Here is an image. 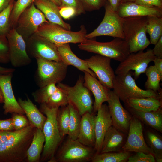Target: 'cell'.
Segmentation results:
<instances>
[{"instance_id":"cell-10","label":"cell","mask_w":162,"mask_h":162,"mask_svg":"<svg viewBox=\"0 0 162 162\" xmlns=\"http://www.w3.org/2000/svg\"><path fill=\"white\" fill-rule=\"evenodd\" d=\"M104 6L105 15L102 21L93 32L87 34L85 38L91 39L97 36H108L124 39L123 30L124 18L112 9L107 1Z\"/></svg>"},{"instance_id":"cell-48","label":"cell","mask_w":162,"mask_h":162,"mask_svg":"<svg viewBox=\"0 0 162 162\" xmlns=\"http://www.w3.org/2000/svg\"><path fill=\"white\" fill-rule=\"evenodd\" d=\"M154 45L152 49L153 54L155 57L162 58V36Z\"/></svg>"},{"instance_id":"cell-15","label":"cell","mask_w":162,"mask_h":162,"mask_svg":"<svg viewBox=\"0 0 162 162\" xmlns=\"http://www.w3.org/2000/svg\"><path fill=\"white\" fill-rule=\"evenodd\" d=\"M111 59L97 54L85 60L88 68L96 75L100 82L109 90L113 89L116 75L111 64Z\"/></svg>"},{"instance_id":"cell-31","label":"cell","mask_w":162,"mask_h":162,"mask_svg":"<svg viewBox=\"0 0 162 162\" xmlns=\"http://www.w3.org/2000/svg\"><path fill=\"white\" fill-rule=\"evenodd\" d=\"M132 154L130 152L121 151L118 152H110L96 153L91 160L92 162H125Z\"/></svg>"},{"instance_id":"cell-5","label":"cell","mask_w":162,"mask_h":162,"mask_svg":"<svg viewBox=\"0 0 162 162\" xmlns=\"http://www.w3.org/2000/svg\"><path fill=\"white\" fill-rule=\"evenodd\" d=\"M133 73L116 75L113 81V91L120 100L125 103L131 99L152 97L161 100V92L152 90H143L136 85L132 77Z\"/></svg>"},{"instance_id":"cell-49","label":"cell","mask_w":162,"mask_h":162,"mask_svg":"<svg viewBox=\"0 0 162 162\" xmlns=\"http://www.w3.org/2000/svg\"><path fill=\"white\" fill-rule=\"evenodd\" d=\"M153 62L154 63V65L162 76V58L155 56Z\"/></svg>"},{"instance_id":"cell-53","label":"cell","mask_w":162,"mask_h":162,"mask_svg":"<svg viewBox=\"0 0 162 162\" xmlns=\"http://www.w3.org/2000/svg\"><path fill=\"white\" fill-rule=\"evenodd\" d=\"M55 3L58 7H60L61 5V3L60 0H49Z\"/></svg>"},{"instance_id":"cell-14","label":"cell","mask_w":162,"mask_h":162,"mask_svg":"<svg viewBox=\"0 0 162 162\" xmlns=\"http://www.w3.org/2000/svg\"><path fill=\"white\" fill-rule=\"evenodd\" d=\"M6 37L9 44L10 62L12 65L18 68L31 63L32 60L27 52L26 42L14 27L10 30Z\"/></svg>"},{"instance_id":"cell-1","label":"cell","mask_w":162,"mask_h":162,"mask_svg":"<svg viewBox=\"0 0 162 162\" xmlns=\"http://www.w3.org/2000/svg\"><path fill=\"white\" fill-rule=\"evenodd\" d=\"M36 128L30 124L19 130L0 131V162L27 161V151Z\"/></svg>"},{"instance_id":"cell-22","label":"cell","mask_w":162,"mask_h":162,"mask_svg":"<svg viewBox=\"0 0 162 162\" xmlns=\"http://www.w3.org/2000/svg\"><path fill=\"white\" fill-rule=\"evenodd\" d=\"M95 116L94 112H86L82 115L77 140L83 145L94 147L95 142Z\"/></svg>"},{"instance_id":"cell-20","label":"cell","mask_w":162,"mask_h":162,"mask_svg":"<svg viewBox=\"0 0 162 162\" xmlns=\"http://www.w3.org/2000/svg\"><path fill=\"white\" fill-rule=\"evenodd\" d=\"M117 12L123 18L149 16L162 17V8L145 6L134 2L122 3Z\"/></svg>"},{"instance_id":"cell-34","label":"cell","mask_w":162,"mask_h":162,"mask_svg":"<svg viewBox=\"0 0 162 162\" xmlns=\"http://www.w3.org/2000/svg\"><path fill=\"white\" fill-rule=\"evenodd\" d=\"M56 120L60 135L63 139L68 133L70 112L68 105L58 108Z\"/></svg>"},{"instance_id":"cell-17","label":"cell","mask_w":162,"mask_h":162,"mask_svg":"<svg viewBox=\"0 0 162 162\" xmlns=\"http://www.w3.org/2000/svg\"><path fill=\"white\" fill-rule=\"evenodd\" d=\"M112 125L123 133H128L131 117L121 104L119 97L113 91L110 90L107 101Z\"/></svg>"},{"instance_id":"cell-2","label":"cell","mask_w":162,"mask_h":162,"mask_svg":"<svg viewBox=\"0 0 162 162\" xmlns=\"http://www.w3.org/2000/svg\"><path fill=\"white\" fill-rule=\"evenodd\" d=\"M58 108H50L45 104H40V111L46 117L42 131L45 141L40 161L50 162L61 144L63 138L60 135L56 120Z\"/></svg>"},{"instance_id":"cell-4","label":"cell","mask_w":162,"mask_h":162,"mask_svg":"<svg viewBox=\"0 0 162 162\" xmlns=\"http://www.w3.org/2000/svg\"><path fill=\"white\" fill-rule=\"evenodd\" d=\"M81 50L99 54L120 62L130 54L129 46L124 39L115 38L109 42H98L86 39L78 45Z\"/></svg>"},{"instance_id":"cell-24","label":"cell","mask_w":162,"mask_h":162,"mask_svg":"<svg viewBox=\"0 0 162 162\" xmlns=\"http://www.w3.org/2000/svg\"><path fill=\"white\" fill-rule=\"evenodd\" d=\"M57 47L62 61L68 66H73L82 72H88L92 76L97 78L95 74L88 68L85 60L80 58L73 52L69 43L64 44Z\"/></svg>"},{"instance_id":"cell-30","label":"cell","mask_w":162,"mask_h":162,"mask_svg":"<svg viewBox=\"0 0 162 162\" xmlns=\"http://www.w3.org/2000/svg\"><path fill=\"white\" fill-rule=\"evenodd\" d=\"M146 30L149 35L150 44L155 45L162 36V17L147 16Z\"/></svg>"},{"instance_id":"cell-47","label":"cell","mask_w":162,"mask_h":162,"mask_svg":"<svg viewBox=\"0 0 162 162\" xmlns=\"http://www.w3.org/2000/svg\"><path fill=\"white\" fill-rule=\"evenodd\" d=\"M14 130L11 118L0 119V131Z\"/></svg>"},{"instance_id":"cell-42","label":"cell","mask_w":162,"mask_h":162,"mask_svg":"<svg viewBox=\"0 0 162 162\" xmlns=\"http://www.w3.org/2000/svg\"><path fill=\"white\" fill-rule=\"evenodd\" d=\"M85 11H92L100 9L104 6L107 0H80Z\"/></svg>"},{"instance_id":"cell-21","label":"cell","mask_w":162,"mask_h":162,"mask_svg":"<svg viewBox=\"0 0 162 162\" xmlns=\"http://www.w3.org/2000/svg\"><path fill=\"white\" fill-rule=\"evenodd\" d=\"M84 84L93 94L94 101L93 105V111L96 112L101 107L103 103L107 101L110 90L104 86L98 80L89 73L84 72Z\"/></svg>"},{"instance_id":"cell-23","label":"cell","mask_w":162,"mask_h":162,"mask_svg":"<svg viewBox=\"0 0 162 162\" xmlns=\"http://www.w3.org/2000/svg\"><path fill=\"white\" fill-rule=\"evenodd\" d=\"M34 3L49 22L60 25L67 30H71L70 24L64 22L61 16L59 7L53 2L49 0H36Z\"/></svg>"},{"instance_id":"cell-27","label":"cell","mask_w":162,"mask_h":162,"mask_svg":"<svg viewBox=\"0 0 162 162\" xmlns=\"http://www.w3.org/2000/svg\"><path fill=\"white\" fill-rule=\"evenodd\" d=\"M126 106L139 119H141L156 130L162 132V111L161 107L155 111L143 112Z\"/></svg>"},{"instance_id":"cell-29","label":"cell","mask_w":162,"mask_h":162,"mask_svg":"<svg viewBox=\"0 0 162 162\" xmlns=\"http://www.w3.org/2000/svg\"><path fill=\"white\" fill-rule=\"evenodd\" d=\"M124 104L126 106L143 112L156 111L162 106L160 100L152 97L130 99Z\"/></svg>"},{"instance_id":"cell-9","label":"cell","mask_w":162,"mask_h":162,"mask_svg":"<svg viewBox=\"0 0 162 162\" xmlns=\"http://www.w3.org/2000/svg\"><path fill=\"white\" fill-rule=\"evenodd\" d=\"M84 83V77L80 76L73 86H70L61 82L57 85V87L66 92L69 102L74 105L81 116L87 112H94L92 95L90 91L85 86Z\"/></svg>"},{"instance_id":"cell-40","label":"cell","mask_w":162,"mask_h":162,"mask_svg":"<svg viewBox=\"0 0 162 162\" xmlns=\"http://www.w3.org/2000/svg\"><path fill=\"white\" fill-rule=\"evenodd\" d=\"M10 62L9 46L6 36L0 34V63Z\"/></svg>"},{"instance_id":"cell-13","label":"cell","mask_w":162,"mask_h":162,"mask_svg":"<svg viewBox=\"0 0 162 162\" xmlns=\"http://www.w3.org/2000/svg\"><path fill=\"white\" fill-rule=\"evenodd\" d=\"M26 42L27 52L33 57L49 61H62L57 47L45 38L35 34Z\"/></svg>"},{"instance_id":"cell-19","label":"cell","mask_w":162,"mask_h":162,"mask_svg":"<svg viewBox=\"0 0 162 162\" xmlns=\"http://www.w3.org/2000/svg\"><path fill=\"white\" fill-rule=\"evenodd\" d=\"M95 116V142L94 148L96 153H100L105 136L109 128L112 125V120L108 105L103 104Z\"/></svg>"},{"instance_id":"cell-28","label":"cell","mask_w":162,"mask_h":162,"mask_svg":"<svg viewBox=\"0 0 162 162\" xmlns=\"http://www.w3.org/2000/svg\"><path fill=\"white\" fill-rule=\"evenodd\" d=\"M45 137L42 130L36 128L27 153V161H40L45 143Z\"/></svg>"},{"instance_id":"cell-12","label":"cell","mask_w":162,"mask_h":162,"mask_svg":"<svg viewBox=\"0 0 162 162\" xmlns=\"http://www.w3.org/2000/svg\"><path fill=\"white\" fill-rule=\"evenodd\" d=\"M155 56L153 50L148 49L146 52L141 51L130 53L123 61L121 62L115 72L116 75L127 73L134 70L133 75L135 80L141 74L145 73L149 63L153 62Z\"/></svg>"},{"instance_id":"cell-44","label":"cell","mask_w":162,"mask_h":162,"mask_svg":"<svg viewBox=\"0 0 162 162\" xmlns=\"http://www.w3.org/2000/svg\"><path fill=\"white\" fill-rule=\"evenodd\" d=\"M59 13L62 18L69 20L74 16L78 15L76 9L73 7L68 6L59 7Z\"/></svg>"},{"instance_id":"cell-11","label":"cell","mask_w":162,"mask_h":162,"mask_svg":"<svg viewBox=\"0 0 162 162\" xmlns=\"http://www.w3.org/2000/svg\"><path fill=\"white\" fill-rule=\"evenodd\" d=\"M48 22L34 3L21 14L14 27L26 41L37 32L40 26Z\"/></svg>"},{"instance_id":"cell-51","label":"cell","mask_w":162,"mask_h":162,"mask_svg":"<svg viewBox=\"0 0 162 162\" xmlns=\"http://www.w3.org/2000/svg\"><path fill=\"white\" fill-rule=\"evenodd\" d=\"M16 0H0V12L7 7L11 3Z\"/></svg>"},{"instance_id":"cell-45","label":"cell","mask_w":162,"mask_h":162,"mask_svg":"<svg viewBox=\"0 0 162 162\" xmlns=\"http://www.w3.org/2000/svg\"><path fill=\"white\" fill-rule=\"evenodd\" d=\"M60 0L61 3V6H68L73 7L77 10L78 15L85 12V11L80 0Z\"/></svg>"},{"instance_id":"cell-8","label":"cell","mask_w":162,"mask_h":162,"mask_svg":"<svg viewBox=\"0 0 162 162\" xmlns=\"http://www.w3.org/2000/svg\"><path fill=\"white\" fill-rule=\"evenodd\" d=\"M35 79L37 85L41 88L48 84L61 82L65 78L68 66L62 61H49L37 58Z\"/></svg>"},{"instance_id":"cell-26","label":"cell","mask_w":162,"mask_h":162,"mask_svg":"<svg viewBox=\"0 0 162 162\" xmlns=\"http://www.w3.org/2000/svg\"><path fill=\"white\" fill-rule=\"evenodd\" d=\"M27 99L19 98L18 101L25 112L30 124L42 130L46 117L33 103L28 96Z\"/></svg>"},{"instance_id":"cell-54","label":"cell","mask_w":162,"mask_h":162,"mask_svg":"<svg viewBox=\"0 0 162 162\" xmlns=\"http://www.w3.org/2000/svg\"><path fill=\"white\" fill-rule=\"evenodd\" d=\"M4 101V100L3 94L0 88V103H3Z\"/></svg>"},{"instance_id":"cell-43","label":"cell","mask_w":162,"mask_h":162,"mask_svg":"<svg viewBox=\"0 0 162 162\" xmlns=\"http://www.w3.org/2000/svg\"><path fill=\"white\" fill-rule=\"evenodd\" d=\"M155 159L154 155L150 153L142 152H137L131 155L128 158V162H155Z\"/></svg>"},{"instance_id":"cell-16","label":"cell","mask_w":162,"mask_h":162,"mask_svg":"<svg viewBox=\"0 0 162 162\" xmlns=\"http://www.w3.org/2000/svg\"><path fill=\"white\" fill-rule=\"evenodd\" d=\"M128 135L122 150L129 152H142L154 155L152 149L145 140L142 123L138 118L131 117L129 126Z\"/></svg>"},{"instance_id":"cell-52","label":"cell","mask_w":162,"mask_h":162,"mask_svg":"<svg viewBox=\"0 0 162 162\" xmlns=\"http://www.w3.org/2000/svg\"><path fill=\"white\" fill-rule=\"evenodd\" d=\"M15 70L14 69L5 68L0 65V75L13 73Z\"/></svg>"},{"instance_id":"cell-50","label":"cell","mask_w":162,"mask_h":162,"mask_svg":"<svg viewBox=\"0 0 162 162\" xmlns=\"http://www.w3.org/2000/svg\"><path fill=\"white\" fill-rule=\"evenodd\" d=\"M112 9L115 11L117 12L121 4L122 0H107Z\"/></svg>"},{"instance_id":"cell-55","label":"cell","mask_w":162,"mask_h":162,"mask_svg":"<svg viewBox=\"0 0 162 162\" xmlns=\"http://www.w3.org/2000/svg\"><path fill=\"white\" fill-rule=\"evenodd\" d=\"M135 0H122V3L125 2H134Z\"/></svg>"},{"instance_id":"cell-41","label":"cell","mask_w":162,"mask_h":162,"mask_svg":"<svg viewBox=\"0 0 162 162\" xmlns=\"http://www.w3.org/2000/svg\"><path fill=\"white\" fill-rule=\"evenodd\" d=\"M11 119L14 130H21L30 124L29 122L23 114L13 113Z\"/></svg>"},{"instance_id":"cell-33","label":"cell","mask_w":162,"mask_h":162,"mask_svg":"<svg viewBox=\"0 0 162 162\" xmlns=\"http://www.w3.org/2000/svg\"><path fill=\"white\" fill-rule=\"evenodd\" d=\"M145 73L147 77L145 85L146 89L152 90L156 92L161 91L160 82L162 80V76L155 66L151 65L148 67Z\"/></svg>"},{"instance_id":"cell-46","label":"cell","mask_w":162,"mask_h":162,"mask_svg":"<svg viewBox=\"0 0 162 162\" xmlns=\"http://www.w3.org/2000/svg\"><path fill=\"white\" fill-rule=\"evenodd\" d=\"M134 2L145 6L162 8V0H135Z\"/></svg>"},{"instance_id":"cell-7","label":"cell","mask_w":162,"mask_h":162,"mask_svg":"<svg viewBox=\"0 0 162 162\" xmlns=\"http://www.w3.org/2000/svg\"><path fill=\"white\" fill-rule=\"evenodd\" d=\"M96 152L77 139L68 138L58 148L50 162H86L91 161Z\"/></svg>"},{"instance_id":"cell-18","label":"cell","mask_w":162,"mask_h":162,"mask_svg":"<svg viewBox=\"0 0 162 162\" xmlns=\"http://www.w3.org/2000/svg\"><path fill=\"white\" fill-rule=\"evenodd\" d=\"M13 73L0 75V88L4 98V113H17L22 114L25 112L16 100L12 88L11 80Z\"/></svg>"},{"instance_id":"cell-32","label":"cell","mask_w":162,"mask_h":162,"mask_svg":"<svg viewBox=\"0 0 162 162\" xmlns=\"http://www.w3.org/2000/svg\"><path fill=\"white\" fill-rule=\"evenodd\" d=\"M70 112V120L68 137L77 139L80 126L82 116L76 108L70 102L68 105Z\"/></svg>"},{"instance_id":"cell-38","label":"cell","mask_w":162,"mask_h":162,"mask_svg":"<svg viewBox=\"0 0 162 162\" xmlns=\"http://www.w3.org/2000/svg\"><path fill=\"white\" fill-rule=\"evenodd\" d=\"M149 146L153 150L155 159L162 158V140L161 137L150 131L147 134Z\"/></svg>"},{"instance_id":"cell-35","label":"cell","mask_w":162,"mask_h":162,"mask_svg":"<svg viewBox=\"0 0 162 162\" xmlns=\"http://www.w3.org/2000/svg\"><path fill=\"white\" fill-rule=\"evenodd\" d=\"M36 0H16L10 13L9 22L11 28L14 27L21 14L34 3Z\"/></svg>"},{"instance_id":"cell-56","label":"cell","mask_w":162,"mask_h":162,"mask_svg":"<svg viewBox=\"0 0 162 162\" xmlns=\"http://www.w3.org/2000/svg\"><path fill=\"white\" fill-rule=\"evenodd\" d=\"M156 161L158 162H162V158H157L156 159Z\"/></svg>"},{"instance_id":"cell-39","label":"cell","mask_w":162,"mask_h":162,"mask_svg":"<svg viewBox=\"0 0 162 162\" xmlns=\"http://www.w3.org/2000/svg\"><path fill=\"white\" fill-rule=\"evenodd\" d=\"M14 2L0 12V34L6 36L11 29L9 19Z\"/></svg>"},{"instance_id":"cell-37","label":"cell","mask_w":162,"mask_h":162,"mask_svg":"<svg viewBox=\"0 0 162 162\" xmlns=\"http://www.w3.org/2000/svg\"><path fill=\"white\" fill-rule=\"evenodd\" d=\"M58 88L56 84H48L40 88L32 93L34 101L41 104L46 103L51 95Z\"/></svg>"},{"instance_id":"cell-36","label":"cell","mask_w":162,"mask_h":162,"mask_svg":"<svg viewBox=\"0 0 162 162\" xmlns=\"http://www.w3.org/2000/svg\"><path fill=\"white\" fill-rule=\"evenodd\" d=\"M58 88L45 103L50 108H59L67 105L69 103V101L66 92L62 89Z\"/></svg>"},{"instance_id":"cell-25","label":"cell","mask_w":162,"mask_h":162,"mask_svg":"<svg viewBox=\"0 0 162 162\" xmlns=\"http://www.w3.org/2000/svg\"><path fill=\"white\" fill-rule=\"evenodd\" d=\"M123 133L113 125L110 127L104 137L100 153L122 151L124 140Z\"/></svg>"},{"instance_id":"cell-3","label":"cell","mask_w":162,"mask_h":162,"mask_svg":"<svg viewBox=\"0 0 162 162\" xmlns=\"http://www.w3.org/2000/svg\"><path fill=\"white\" fill-rule=\"evenodd\" d=\"M146 17L124 18V39L129 46L130 53L144 51L151 44L146 35Z\"/></svg>"},{"instance_id":"cell-6","label":"cell","mask_w":162,"mask_h":162,"mask_svg":"<svg viewBox=\"0 0 162 162\" xmlns=\"http://www.w3.org/2000/svg\"><path fill=\"white\" fill-rule=\"evenodd\" d=\"M36 34L48 40L57 47L64 44L82 43L86 39V30L84 25L80 31L73 32L65 29L57 24L48 22L42 24Z\"/></svg>"}]
</instances>
